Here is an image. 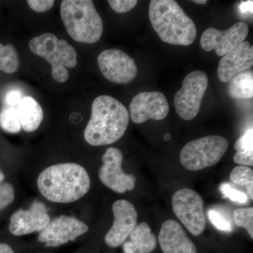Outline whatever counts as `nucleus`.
I'll list each match as a JSON object with an SVG mask.
<instances>
[{
	"mask_svg": "<svg viewBox=\"0 0 253 253\" xmlns=\"http://www.w3.org/2000/svg\"><path fill=\"white\" fill-rule=\"evenodd\" d=\"M90 186V178L86 169L74 163L49 166L38 179L42 195L48 201L59 204L78 201L87 194Z\"/></svg>",
	"mask_w": 253,
	"mask_h": 253,
	"instance_id": "nucleus-1",
	"label": "nucleus"
},
{
	"mask_svg": "<svg viewBox=\"0 0 253 253\" xmlns=\"http://www.w3.org/2000/svg\"><path fill=\"white\" fill-rule=\"evenodd\" d=\"M129 120V112L122 103L109 95H101L91 105L84 139L94 146L113 144L124 135Z\"/></svg>",
	"mask_w": 253,
	"mask_h": 253,
	"instance_id": "nucleus-2",
	"label": "nucleus"
},
{
	"mask_svg": "<svg viewBox=\"0 0 253 253\" xmlns=\"http://www.w3.org/2000/svg\"><path fill=\"white\" fill-rule=\"evenodd\" d=\"M149 16L155 31L164 42L189 46L196 40V25L174 0H151Z\"/></svg>",
	"mask_w": 253,
	"mask_h": 253,
	"instance_id": "nucleus-3",
	"label": "nucleus"
},
{
	"mask_svg": "<svg viewBox=\"0 0 253 253\" xmlns=\"http://www.w3.org/2000/svg\"><path fill=\"white\" fill-rule=\"evenodd\" d=\"M60 12L66 31L73 41L94 44L102 36L104 23L91 0H64Z\"/></svg>",
	"mask_w": 253,
	"mask_h": 253,
	"instance_id": "nucleus-4",
	"label": "nucleus"
},
{
	"mask_svg": "<svg viewBox=\"0 0 253 253\" xmlns=\"http://www.w3.org/2000/svg\"><path fill=\"white\" fill-rule=\"evenodd\" d=\"M29 48L33 54L41 56L51 66V76L58 83H65L69 78L67 68L76 67L77 52L65 40H59L53 33H43L33 38Z\"/></svg>",
	"mask_w": 253,
	"mask_h": 253,
	"instance_id": "nucleus-5",
	"label": "nucleus"
},
{
	"mask_svg": "<svg viewBox=\"0 0 253 253\" xmlns=\"http://www.w3.org/2000/svg\"><path fill=\"white\" fill-rule=\"evenodd\" d=\"M229 147V141L220 136H208L190 141L181 149L183 167L198 171L217 164Z\"/></svg>",
	"mask_w": 253,
	"mask_h": 253,
	"instance_id": "nucleus-6",
	"label": "nucleus"
},
{
	"mask_svg": "<svg viewBox=\"0 0 253 253\" xmlns=\"http://www.w3.org/2000/svg\"><path fill=\"white\" fill-rule=\"evenodd\" d=\"M208 84L207 75L201 71H193L184 78L174 99L176 112L181 119L191 121L198 116Z\"/></svg>",
	"mask_w": 253,
	"mask_h": 253,
	"instance_id": "nucleus-7",
	"label": "nucleus"
},
{
	"mask_svg": "<svg viewBox=\"0 0 253 253\" xmlns=\"http://www.w3.org/2000/svg\"><path fill=\"white\" fill-rule=\"evenodd\" d=\"M172 209L176 217L194 236L201 235L206 226L204 202L194 190L181 189L173 195Z\"/></svg>",
	"mask_w": 253,
	"mask_h": 253,
	"instance_id": "nucleus-8",
	"label": "nucleus"
},
{
	"mask_svg": "<svg viewBox=\"0 0 253 253\" xmlns=\"http://www.w3.org/2000/svg\"><path fill=\"white\" fill-rule=\"evenodd\" d=\"M123 156L121 150L109 148L102 156L99 177L103 184L118 194H124L135 187L136 177L123 170Z\"/></svg>",
	"mask_w": 253,
	"mask_h": 253,
	"instance_id": "nucleus-9",
	"label": "nucleus"
},
{
	"mask_svg": "<svg viewBox=\"0 0 253 253\" xmlns=\"http://www.w3.org/2000/svg\"><path fill=\"white\" fill-rule=\"evenodd\" d=\"M97 61L103 76L112 83L126 84L137 76V66L134 59L122 50H104L98 56Z\"/></svg>",
	"mask_w": 253,
	"mask_h": 253,
	"instance_id": "nucleus-10",
	"label": "nucleus"
},
{
	"mask_svg": "<svg viewBox=\"0 0 253 253\" xmlns=\"http://www.w3.org/2000/svg\"><path fill=\"white\" fill-rule=\"evenodd\" d=\"M249 33V26L243 21L226 31L209 28L201 36V47L206 51L214 50L218 56H224L244 42Z\"/></svg>",
	"mask_w": 253,
	"mask_h": 253,
	"instance_id": "nucleus-11",
	"label": "nucleus"
},
{
	"mask_svg": "<svg viewBox=\"0 0 253 253\" xmlns=\"http://www.w3.org/2000/svg\"><path fill=\"white\" fill-rule=\"evenodd\" d=\"M89 230L83 221L72 217L60 216L50 221L38 236V241L46 247H58L75 241Z\"/></svg>",
	"mask_w": 253,
	"mask_h": 253,
	"instance_id": "nucleus-12",
	"label": "nucleus"
},
{
	"mask_svg": "<svg viewBox=\"0 0 253 253\" xmlns=\"http://www.w3.org/2000/svg\"><path fill=\"white\" fill-rule=\"evenodd\" d=\"M169 106L166 96L160 91H144L136 94L129 105L131 120L141 124L149 121H161L169 113Z\"/></svg>",
	"mask_w": 253,
	"mask_h": 253,
	"instance_id": "nucleus-13",
	"label": "nucleus"
},
{
	"mask_svg": "<svg viewBox=\"0 0 253 253\" xmlns=\"http://www.w3.org/2000/svg\"><path fill=\"white\" fill-rule=\"evenodd\" d=\"M114 221L105 236V242L111 248L124 244L137 225L138 214L134 205L126 200H118L113 205Z\"/></svg>",
	"mask_w": 253,
	"mask_h": 253,
	"instance_id": "nucleus-14",
	"label": "nucleus"
},
{
	"mask_svg": "<svg viewBox=\"0 0 253 253\" xmlns=\"http://www.w3.org/2000/svg\"><path fill=\"white\" fill-rule=\"evenodd\" d=\"M49 221L45 205L41 201H35L29 209L18 210L11 215L9 231L14 236L27 235L43 230Z\"/></svg>",
	"mask_w": 253,
	"mask_h": 253,
	"instance_id": "nucleus-15",
	"label": "nucleus"
},
{
	"mask_svg": "<svg viewBox=\"0 0 253 253\" xmlns=\"http://www.w3.org/2000/svg\"><path fill=\"white\" fill-rule=\"evenodd\" d=\"M253 66V46L247 41L222 56L219 63L217 74L222 83H229L238 73L249 70Z\"/></svg>",
	"mask_w": 253,
	"mask_h": 253,
	"instance_id": "nucleus-16",
	"label": "nucleus"
},
{
	"mask_svg": "<svg viewBox=\"0 0 253 253\" xmlns=\"http://www.w3.org/2000/svg\"><path fill=\"white\" fill-rule=\"evenodd\" d=\"M158 240L163 253H197L196 246L182 226L173 219L163 223Z\"/></svg>",
	"mask_w": 253,
	"mask_h": 253,
	"instance_id": "nucleus-17",
	"label": "nucleus"
},
{
	"mask_svg": "<svg viewBox=\"0 0 253 253\" xmlns=\"http://www.w3.org/2000/svg\"><path fill=\"white\" fill-rule=\"evenodd\" d=\"M129 236L130 241L123 244L124 253H151L157 246L156 236L147 223L141 222L136 225Z\"/></svg>",
	"mask_w": 253,
	"mask_h": 253,
	"instance_id": "nucleus-18",
	"label": "nucleus"
},
{
	"mask_svg": "<svg viewBox=\"0 0 253 253\" xmlns=\"http://www.w3.org/2000/svg\"><path fill=\"white\" fill-rule=\"evenodd\" d=\"M21 128L27 132L36 131L41 126L44 113L41 105L32 96H24L17 106Z\"/></svg>",
	"mask_w": 253,
	"mask_h": 253,
	"instance_id": "nucleus-19",
	"label": "nucleus"
},
{
	"mask_svg": "<svg viewBox=\"0 0 253 253\" xmlns=\"http://www.w3.org/2000/svg\"><path fill=\"white\" fill-rule=\"evenodd\" d=\"M228 93L234 99H251L253 96V71H243L231 78Z\"/></svg>",
	"mask_w": 253,
	"mask_h": 253,
	"instance_id": "nucleus-20",
	"label": "nucleus"
},
{
	"mask_svg": "<svg viewBox=\"0 0 253 253\" xmlns=\"http://www.w3.org/2000/svg\"><path fill=\"white\" fill-rule=\"evenodd\" d=\"M236 150L234 161L244 166H253V129L250 128L234 144Z\"/></svg>",
	"mask_w": 253,
	"mask_h": 253,
	"instance_id": "nucleus-21",
	"label": "nucleus"
},
{
	"mask_svg": "<svg viewBox=\"0 0 253 253\" xmlns=\"http://www.w3.org/2000/svg\"><path fill=\"white\" fill-rule=\"evenodd\" d=\"M0 66L1 71L6 73H14L19 66L17 51L11 44L3 45L0 43Z\"/></svg>",
	"mask_w": 253,
	"mask_h": 253,
	"instance_id": "nucleus-22",
	"label": "nucleus"
},
{
	"mask_svg": "<svg viewBox=\"0 0 253 253\" xmlns=\"http://www.w3.org/2000/svg\"><path fill=\"white\" fill-rule=\"evenodd\" d=\"M231 181L234 184L241 186H246L248 196L253 199V170L248 166H239L235 167L230 173Z\"/></svg>",
	"mask_w": 253,
	"mask_h": 253,
	"instance_id": "nucleus-23",
	"label": "nucleus"
},
{
	"mask_svg": "<svg viewBox=\"0 0 253 253\" xmlns=\"http://www.w3.org/2000/svg\"><path fill=\"white\" fill-rule=\"evenodd\" d=\"M0 126L4 131L13 134L21 131L17 108L6 106L0 111Z\"/></svg>",
	"mask_w": 253,
	"mask_h": 253,
	"instance_id": "nucleus-24",
	"label": "nucleus"
},
{
	"mask_svg": "<svg viewBox=\"0 0 253 253\" xmlns=\"http://www.w3.org/2000/svg\"><path fill=\"white\" fill-rule=\"evenodd\" d=\"M236 226L247 230L251 239H253V208H239L233 214Z\"/></svg>",
	"mask_w": 253,
	"mask_h": 253,
	"instance_id": "nucleus-25",
	"label": "nucleus"
},
{
	"mask_svg": "<svg viewBox=\"0 0 253 253\" xmlns=\"http://www.w3.org/2000/svg\"><path fill=\"white\" fill-rule=\"evenodd\" d=\"M208 217L213 225L219 230L224 231L232 230L230 219L226 217L225 214L220 211L211 210L208 212Z\"/></svg>",
	"mask_w": 253,
	"mask_h": 253,
	"instance_id": "nucleus-26",
	"label": "nucleus"
},
{
	"mask_svg": "<svg viewBox=\"0 0 253 253\" xmlns=\"http://www.w3.org/2000/svg\"><path fill=\"white\" fill-rule=\"evenodd\" d=\"M219 189L224 197L228 198L234 202L241 204H246L249 202V198L247 194L232 187V186L227 183L221 184Z\"/></svg>",
	"mask_w": 253,
	"mask_h": 253,
	"instance_id": "nucleus-27",
	"label": "nucleus"
},
{
	"mask_svg": "<svg viewBox=\"0 0 253 253\" xmlns=\"http://www.w3.org/2000/svg\"><path fill=\"white\" fill-rule=\"evenodd\" d=\"M14 190L9 183H0V210L4 209L14 201Z\"/></svg>",
	"mask_w": 253,
	"mask_h": 253,
	"instance_id": "nucleus-28",
	"label": "nucleus"
},
{
	"mask_svg": "<svg viewBox=\"0 0 253 253\" xmlns=\"http://www.w3.org/2000/svg\"><path fill=\"white\" fill-rule=\"evenodd\" d=\"M108 2L115 12L123 14L134 9L138 1L136 0H109Z\"/></svg>",
	"mask_w": 253,
	"mask_h": 253,
	"instance_id": "nucleus-29",
	"label": "nucleus"
},
{
	"mask_svg": "<svg viewBox=\"0 0 253 253\" xmlns=\"http://www.w3.org/2000/svg\"><path fill=\"white\" fill-rule=\"evenodd\" d=\"M28 6L36 12L43 13L49 11L54 6V1L52 0H28Z\"/></svg>",
	"mask_w": 253,
	"mask_h": 253,
	"instance_id": "nucleus-30",
	"label": "nucleus"
},
{
	"mask_svg": "<svg viewBox=\"0 0 253 253\" xmlns=\"http://www.w3.org/2000/svg\"><path fill=\"white\" fill-rule=\"evenodd\" d=\"M22 98V93L21 91L18 89H11L5 95V104L9 107H16Z\"/></svg>",
	"mask_w": 253,
	"mask_h": 253,
	"instance_id": "nucleus-31",
	"label": "nucleus"
},
{
	"mask_svg": "<svg viewBox=\"0 0 253 253\" xmlns=\"http://www.w3.org/2000/svg\"><path fill=\"white\" fill-rule=\"evenodd\" d=\"M239 11L241 14H247L253 13V1H243L239 5Z\"/></svg>",
	"mask_w": 253,
	"mask_h": 253,
	"instance_id": "nucleus-32",
	"label": "nucleus"
},
{
	"mask_svg": "<svg viewBox=\"0 0 253 253\" xmlns=\"http://www.w3.org/2000/svg\"><path fill=\"white\" fill-rule=\"evenodd\" d=\"M0 253H15L8 244H0Z\"/></svg>",
	"mask_w": 253,
	"mask_h": 253,
	"instance_id": "nucleus-33",
	"label": "nucleus"
},
{
	"mask_svg": "<svg viewBox=\"0 0 253 253\" xmlns=\"http://www.w3.org/2000/svg\"><path fill=\"white\" fill-rule=\"evenodd\" d=\"M194 1V3H196V4H206L207 3V1L206 0H195Z\"/></svg>",
	"mask_w": 253,
	"mask_h": 253,
	"instance_id": "nucleus-34",
	"label": "nucleus"
},
{
	"mask_svg": "<svg viewBox=\"0 0 253 253\" xmlns=\"http://www.w3.org/2000/svg\"><path fill=\"white\" fill-rule=\"evenodd\" d=\"M171 138H172V136H171L170 134H169V133H168V134H165V136H164L165 140H166V141L170 140Z\"/></svg>",
	"mask_w": 253,
	"mask_h": 253,
	"instance_id": "nucleus-35",
	"label": "nucleus"
},
{
	"mask_svg": "<svg viewBox=\"0 0 253 253\" xmlns=\"http://www.w3.org/2000/svg\"><path fill=\"white\" fill-rule=\"evenodd\" d=\"M4 174H3V172L0 170V183L2 182V181L4 180Z\"/></svg>",
	"mask_w": 253,
	"mask_h": 253,
	"instance_id": "nucleus-36",
	"label": "nucleus"
},
{
	"mask_svg": "<svg viewBox=\"0 0 253 253\" xmlns=\"http://www.w3.org/2000/svg\"><path fill=\"white\" fill-rule=\"evenodd\" d=\"M0 71H1V66H0Z\"/></svg>",
	"mask_w": 253,
	"mask_h": 253,
	"instance_id": "nucleus-37",
	"label": "nucleus"
}]
</instances>
